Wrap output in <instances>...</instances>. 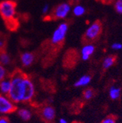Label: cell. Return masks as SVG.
<instances>
[{"mask_svg":"<svg viewBox=\"0 0 122 123\" xmlns=\"http://www.w3.org/2000/svg\"><path fill=\"white\" fill-rule=\"evenodd\" d=\"M27 77V75L19 70L14 71L10 77L11 87L7 96L16 104L23 103Z\"/></svg>","mask_w":122,"mask_h":123,"instance_id":"6da1fadb","label":"cell"},{"mask_svg":"<svg viewBox=\"0 0 122 123\" xmlns=\"http://www.w3.org/2000/svg\"><path fill=\"white\" fill-rule=\"evenodd\" d=\"M16 7L17 2L14 0H3L0 2V15L5 22L6 28L11 32H16L20 26Z\"/></svg>","mask_w":122,"mask_h":123,"instance_id":"7a4b0ae2","label":"cell"},{"mask_svg":"<svg viewBox=\"0 0 122 123\" xmlns=\"http://www.w3.org/2000/svg\"><path fill=\"white\" fill-rule=\"evenodd\" d=\"M68 29V24L67 23H62L56 29L51 39L48 42L49 45L51 46V48L56 49H59L62 46L64 43L65 36Z\"/></svg>","mask_w":122,"mask_h":123,"instance_id":"3957f363","label":"cell"},{"mask_svg":"<svg viewBox=\"0 0 122 123\" xmlns=\"http://www.w3.org/2000/svg\"><path fill=\"white\" fill-rule=\"evenodd\" d=\"M70 10V5L67 3H62L55 7L50 13L43 18L45 21H52L65 18Z\"/></svg>","mask_w":122,"mask_h":123,"instance_id":"277c9868","label":"cell"},{"mask_svg":"<svg viewBox=\"0 0 122 123\" xmlns=\"http://www.w3.org/2000/svg\"><path fill=\"white\" fill-rule=\"evenodd\" d=\"M102 27L101 22L98 21L94 22L86 29V32L84 34V36H83V40L88 43L94 41L100 35L102 32Z\"/></svg>","mask_w":122,"mask_h":123,"instance_id":"5b68a950","label":"cell"},{"mask_svg":"<svg viewBox=\"0 0 122 123\" xmlns=\"http://www.w3.org/2000/svg\"><path fill=\"white\" fill-rule=\"evenodd\" d=\"M17 110L16 104L13 103L7 95L0 94V114H11Z\"/></svg>","mask_w":122,"mask_h":123,"instance_id":"8992f818","label":"cell"},{"mask_svg":"<svg viewBox=\"0 0 122 123\" xmlns=\"http://www.w3.org/2000/svg\"><path fill=\"white\" fill-rule=\"evenodd\" d=\"M41 118L46 123H53L56 118V110L51 105H45L40 111Z\"/></svg>","mask_w":122,"mask_h":123,"instance_id":"52a82bcc","label":"cell"},{"mask_svg":"<svg viewBox=\"0 0 122 123\" xmlns=\"http://www.w3.org/2000/svg\"><path fill=\"white\" fill-rule=\"evenodd\" d=\"M35 59V56L32 52H24L21 54V62L23 67L31 66Z\"/></svg>","mask_w":122,"mask_h":123,"instance_id":"ba28073f","label":"cell"},{"mask_svg":"<svg viewBox=\"0 0 122 123\" xmlns=\"http://www.w3.org/2000/svg\"><path fill=\"white\" fill-rule=\"evenodd\" d=\"M95 48L92 44L88 43L85 45L81 50V58L83 60L86 61L89 59L90 56L94 52Z\"/></svg>","mask_w":122,"mask_h":123,"instance_id":"9c48e42d","label":"cell"},{"mask_svg":"<svg viewBox=\"0 0 122 123\" xmlns=\"http://www.w3.org/2000/svg\"><path fill=\"white\" fill-rule=\"evenodd\" d=\"M11 87V81L10 78H6L0 81V94L7 95Z\"/></svg>","mask_w":122,"mask_h":123,"instance_id":"30bf717a","label":"cell"},{"mask_svg":"<svg viewBox=\"0 0 122 123\" xmlns=\"http://www.w3.org/2000/svg\"><path fill=\"white\" fill-rule=\"evenodd\" d=\"M91 81V77L89 75H84L81 76V78L75 81L74 86L75 87H81V86H87Z\"/></svg>","mask_w":122,"mask_h":123,"instance_id":"8fae6325","label":"cell"},{"mask_svg":"<svg viewBox=\"0 0 122 123\" xmlns=\"http://www.w3.org/2000/svg\"><path fill=\"white\" fill-rule=\"evenodd\" d=\"M11 62V58L6 50L0 51V65L3 66L8 65Z\"/></svg>","mask_w":122,"mask_h":123,"instance_id":"7c38bea8","label":"cell"},{"mask_svg":"<svg viewBox=\"0 0 122 123\" xmlns=\"http://www.w3.org/2000/svg\"><path fill=\"white\" fill-rule=\"evenodd\" d=\"M18 115L23 121H29L32 118V112L30 110L23 108L18 110Z\"/></svg>","mask_w":122,"mask_h":123,"instance_id":"4fadbf2b","label":"cell"},{"mask_svg":"<svg viewBox=\"0 0 122 123\" xmlns=\"http://www.w3.org/2000/svg\"><path fill=\"white\" fill-rule=\"evenodd\" d=\"M116 62V57L113 56H109L105 58L103 62H102V67L104 69H108L110 67H112Z\"/></svg>","mask_w":122,"mask_h":123,"instance_id":"5bb4252c","label":"cell"},{"mask_svg":"<svg viewBox=\"0 0 122 123\" xmlns=\"http://www.w3.org/2000/svg\"><path fill=\"white\" fill-rule=\"evenodd\" d=\"M109 95L112 100H116L119 98L121 95V89L116 86H111L109 91Z\"/></svg>","mask_w":122,"mask_h":123,"instance_id":"9a60e30c","label":"cell"},{"mask_svg":"<svg viewBox=\"0 0 122 123\" xmlns=\"http://www.w3.org/2000/svg\"><path fill=\"white\" fill-rule=\"evenodd\" d=\"M6 45H7V36L3 33L0 32V51L6 50Z\"/></svg>","mask_w":122,"mask_h":123,"instance_id":"2e32d148","label":"cell"},{"mask_svg":"<svg viewBox=\"0 0 122 123\" xmlns=\"http://www.w3.org/2000/svg\"><path fill=\"white\" fill-rule=\"evenodd\" d=\"M73 12L76 16H81V15L85 13V8L81 5H77L75 7L73 10Z\"/></svg>","mask_w":122,"mask_h":123,"instance_id":"e0dca14e","label":"cell"},{"mask_svg":"<svg viewBox=\"0 0 122 123\" xmlns=\"http://www.w3.org/2000/svg\"><path fill=\"white\" fill-rule=\"evenodd\" d=\"M94 92L91 89H86L83 92V97L86 100H90L94 97Z\"/></svg>","mask_w":122,"mask_h":123,"instance_id":"ac0fdd59","label":"cell"},{"mask_svg":"<svg viewBox=\"0 0 122 123\" xmlns=\"http://www.w3.org/2000/svg\"><path fill=\"white\" fill-rule=\"evenodd\" d=\"M7 75H8V73L6 68H5V66L0 65V81L7 78Z\"/></svg>","mask_w":122,"mask_h":123,"instance_id":"d6986e66","label":"cell"},{"mask_svg":"<svg viewBox=\"0 0 122 123\" xmlns=\"http://www.w3.org/2000/svg\"><path fill=\"white\" fill-rule=\"evenodd\" d=\"M115 9L116 11L118 14H122V1H117L115 3Z\"/></svg>","mask_w":122,"mask_h":123,"instance_id":"ffe728a7","label":"cell"},{"mask_svg":"<svg viewBox=\"0 0 122 123\" xmlns=\"http://www.w3.org/2000/svg\"><path fill=\"white\" fill-rule=\"evenodd\" d=\"M111 48L113 49V50H116V51H118V50H121L122 49V44L120 43H114Z\"/></svg>","mask_w":122,"mask_h":123,"instance_id":"44dd1931","label":"cell"},{"mask_svg":"<svg viewBox=\"0 0 122 123\" xmlns=\"http://www.w3.org/2000/svg\"><path fill=\"white\" fill-rule=\"evenodd\" d=\"M101 123H116V119L113 117H109L108 118L105 119Z\"/></svg>","mask_w":122,"mask_h":123,"instance_id":"7402d4cb","label":"cell"},{"mask_svg":"<svg viewBox=\"0 0 122 123\" xmlns=\"http://www.w3.org/2000/svg\"><path fill=\"white\" fill-rule=\"evenodd\" d=\"M0 123H10L8 118H7L5 116L0 117Z\"/></svg>","mask_w":122,"mask_h":123,"instance_id":"603a6c76","label":"cell"},{"mask_svg":"<svg viewBox=\"0 0 122 123\" xmlns=\"http://www.w3.org/2000/svg\"><path fill=\"white\" fill-rule=\"evenodd\" d=\"M58 123H68V122H67V121L65 119H64V118H61V119H59V121H58Z\"/></svg>","mask_w":122,"mask_h":123,"instance_id":"cb8c5ba5","label":"cell"},{"mask_svg":"<svg viewBox=\"0 0 122 123\" xmlns=\"http://www.w3.org/2000/svg\"><path fill=\"white\" fill-rule=\"evenodd\" d=\"M74 1H75V2H79L80 0H74Z\"/></svg>","mask_w":122,"mask_h":123,"instance_id":"d4e9b609","label":"cell"},{"mask_svg":"<svg viewBox=\"0 0 122 123\" xmlns=\"http://www.w3.org/2000/svg\"><path fill=\"white\" fill-rule=\"evenodd\" d=\"M118 1H122V0H118Z\"/></svg>","mask_w":122,"mask_h":123,"instance_id":"484cf974","label":"cell"}]
</instances>
